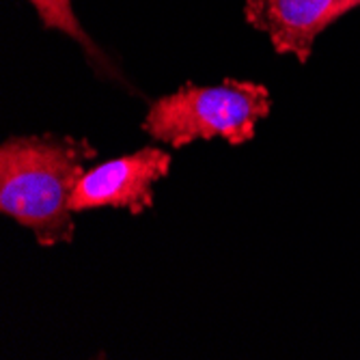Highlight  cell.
I'll return each mask as SVG.
<instances>
[{"label":"cell","instance_id":"cell-1","mask_svg":"<svg viewBox=\"0 0 360 360\" xmlns=\"http://www.w3.org/2000/svg\"><path fill=\"white\" fill-rule=\"evenodd\" d=\"M97 149L74 136H11L0 145V212L41 246L74 240L72 194Z\"/></svg>","mask_w":360,"mask_h":360},{"label":"cell","instance_id":"cell-2","mask_svg":"<svg viewBox=\"0 0 360 360\" xmlns=\"http://www.w3.org/2000/svg\"><path fill=\"white\" fill-rule=\"evenodd\" d=\"M272 110V97L264 84L226 78L216 86L186 82L179 91L151 102L143 132L173 149L194 141L224 139L244 145L255 139L261 119Z\"/></svg>","mask_w":360,"mask_h":360},{"label":"cell","instance_id":"cell-3","mask_svg":"<svg viewBox=\"0 0 360 360\" xmlns=\"http://www.w3.org/2000/svg\"><path fill=\"white\" fill-rule=\"evenodd\" d=\"M171 153L143 147L136 153L108 160L86 169L72 194V212L97 207H125L134 216L153 207V184L171 171Z\"/></svg>","mask_w":360,"mask_h":360},{"label":"cell","instance_id":"cell-4","mask_svg":"<svg viewBox=\"0 0 360 360\" xmlns=\"http://www.w3.org/2000/svg\"><path fill=\"white\" fill-rule=\"evenodd\" d=\"M356 7L360 0H246L244 18L266 32L276 54H293L304 65L315 39Z\"/></svg>","mask_w":360,"mask_h":360},{"label":"cell","instance_id":"cell-5","mask_svg":"<svg viewBox=\"0 0 360 360\" xmlns=\"http://www.w3.org/2000/svg\"><path fill=\"white\" fill-rule=\"evenodd\" d=\"M28 3L35 7L46 30H58L63 35H68L80 44L86 60L91 63V68L95 70L97 76H108V78L125 84L121 72L115 68L112 60L86 35V30L82 28V24L78 22V18L74 13L72 0H28Z\"/></svg>","mask_w":360,"mask_h":360}]
</instances>
